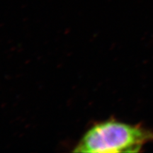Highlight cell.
<instances>
[{
	"label": "cell",
	"mask_w": 153,
	"mask_h": 153,
	"mask_svg": "<svg viewBox=\"0 0 153 153\" xmlns=\"http://www.w3.org/2000/svg\"><path fill=\"white\" fill-rule=\"evenodd\" d=\"M153 140L152 131L111 119L93 126L82 137L74 152H137Z\"/></svg>",
	"instance_id": "6da1fadb"
}]
</instances>
